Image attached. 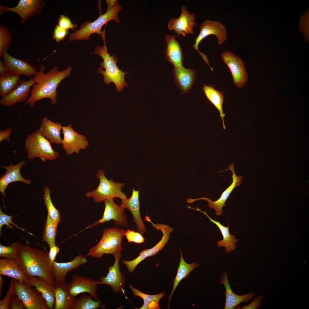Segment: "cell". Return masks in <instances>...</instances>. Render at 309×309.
Returning a JSON list of instances; mask_svg holds the SVG:
<instances>
[{
	"mask_svg": "<svg viewBox=\"0 0 309 309\" xmlns=\"http://www.w3.org/2000/svg\"><path fill=\"white\" fill-rule=\"evenodd\" d=\"M45 69V66L42 65L39 71L33 78L35 83L32 86L30 95L26 102L31 107H33L37 101L46 98L50 99L51 104L55 105L57 88L60 82L70 74L72 67L69 66L60 71L55 67L44 74Z\"/></svg>",
	"mask_w": 309,
	"mask_h": 309,
	"instance_id": "6da1fadb",
	"label": "cell"
},
{
	"mask_svg": "<svg viewBox=\"0 0 309 309\" xmlns=\"http://www.w3.org/2000/svg\"><path fill=\"white\" fill-rule=\"evenodd\" d=\"M16 259L27 276L41 277L54 285L53 263L46 250L21 245Z\"/></svg>",
	"mask_w": 309,
	"mask_h": 309,
	"instance_id": "7a4b0ae2",
	"label": "cell"
},
{
	"mask_svg": "<svg viewBox=\"0 0 309 309\" xmlns=\"http://www.w3.org/2000/svg\"><path fill=\"white\" fill-rule=\"evenodd\" d=\"M93 54L98 55L103 60V62L100 63V67L98 72L103 75V81L106 84L108 85L113 83L119 92L124 90L125 87L128 86L125 81L124 76L129 72H124L119 69L116 64L118 62L117 57L114 55L111 56L108 53L105 43L103 45H98Z\"/></svg>",
	"mask_w": 309,
	"mask_h": 309,
	"instance_id": "3957f363",
	"label": "cell"
},
{
	"mask_svg": "<svg viewBox=\"0 0 309 309\" xmlns=\"http://www.w3.org/2000/svg\"><path fill=\"white\" fill-rule=\"evenodd\" d=\"M125 231L116 227L104 229L99 242L90 249L86 255L99 258L105 254L113 255L121 252L123 250L122 242Z\"/></svg>",
	"mask_w": 309,
	"mask_h": 309,
	"instance_id": "277c9868",
	"label": "cell"
},
{
	"mask_svg": "<svg viewBox=\"0 0 309 309\" xmlns=\"http://www.w3.org/2000/svg\"><path fill=\"white\" fill-rule=\"evenodd\" d=\"M122 9V6L118 4V1L111 9H107L104 14L100 15L96 20L92 22H85L81 26L79 29L70 33V41L86 40L93 33L101 34L102 27L108 21L114 20L116 23L120 22L118 14Z\"/></svg>",
	"mask_w": 309,
	"mask_h": 309,
	"instance_id": "5b68a950",
	"label": "cell"
},
{
	"mask_svg": "<svg viewBox=\"0 0 309 309\" xmlns=\"http://www.w3.org/2000/svg\"><path fill=\"white\" fill-rule=\"evenodd\" d=\"M50 143L42 136L39 129L27 135L25 148L28 158L30 159L39 158L44 162L58 157V153L53 150Z\"/></svg>",
	"mask_w": 309,
	"mask_h": 309,
	"instance_id": "8992f818",
	"label": "cell"
},
{
	"mask_svg": "<svg viewBox=\"0 0 309 309\" xmlns=\"http://www.w3.org/2000/svg\"><path fill=\"white\" fill-rule=\"evenodd\" d=\"M96 176L100 181L99 184L94 190L85 193L87 197L92 198L97 203L109 198L118 197L121 200L127 198L122 191L125 185L124 183L116 182L112 179H108L103 171L101 169L98 170Z\"/></svg>",
	"mask_w": 309,
	"mask_h": 309,
	"instance_id": "52a82bcc",
	"label": "cell"
},
{
	"mask_svg": "<svg viewBox=\"0 0 309 309\" xmlns=\"http://www.w3.org/2000/svg\"><path fill=\"white\" fill-rule=\"evenodd\" d=\"M199 29L200 32L195 39V43L193 47L199 53L205 62L209 66L207 56L200 52L199 50V43L207 36L214 35L217 39L218 44L221 45L226 40L227 31L224 25L219 21L209 19L203 21L199 26Z\"/></svg>",
	"mask_w": 309,
	"mask_h": 309,
	"instance_id": "ba28073f",
	"label": "cell"
},
{
	"mask_svg": "<svg viewBox=\"0 0 309 309\" xmlns=\"http://www.w3.org/2000/svg\"><path fill=\"white\" fill-rule=\"evenodd\" d=\"M148 221L150 222L152 225L157 230H161L163 233V236L161 240L152 247L142 250L139 255L134 259L131 261L123 260L122 263L126 267L129 272L132 273L136 267L142 261L147 257L156 254L162 249L169 240L170 233L173 230V228L168 225L161 224H154L150 219Z\"/></svg>",
	"mask_w": 309,
	"mask_h": 309,
	"instance_id": "9c48e42d",
	"label": "cell"
},
{
	"mask_svg": "<svg viewBox=\"0 0 309 309\" xmlns=\"http://www.w3.org/2000/svg\"><path fill=\"white\" fill-rule=\"evenodd\" d=\"M13 280L15 292L26 309H49L42 294L34 287Z\"/></svg>",
	"mask_w": 309,
	"mask_h": 309,
	"instance_id": "30bf717a",
	"label": "cell"
},
{
	"mask_svg": "<svg viewBox=\"0 0 309 309\" xmlns=\"http://www.w3.org/2000/svg\"><path fill=\"white\" fill-rule=\"evenodd\" d=\"M221 56L231 72L234 85L239 88H242L248 79L245 63L240 57L230 51L223 52Z\"/></svg>",
	"mask_w": 309,
	"mask_h": 309,
	"instance_id": "8fae6325",
	"label": "cell"
},
{
	"mask_svg": "<svg viewBox=\"0 0 309 309\" xmlns=\"http://www.w3.org/2000/svg\"><path fill=\"white\" fill-rule=\"evenodd\" d=\"M45 5L42 0H20L15 7H9L0 5V14L7 12H12L18 14L21 17L20 23L27 21L31 16L40 14Z\"/></svg>",
	"mask_w": 309,
	"mask_h": 309,
	"instance_id": "7c38bea8",
	"label": "cell"
},
{
	"mask_svg": "<svg viewBox=\"0 0 309 309\" xmlns=\"http://www.w3.org/2000/svg\"><path fill=\"white\" fill-rule=\"evenodd\" d=\"M62 130L63 138L61 144L68 155L79 153L81 150H84L89 146L86 137L75 131L71 124L62 126Z\"/></svg>",
	"mask_w": 309,
	"mask_h": 309,
	"instance_id": "4fadbf2b",
	"label": "cell"
},
{
	"mask_svg": "<svg viewBox=\"0 0 309 309\" xmlns=\"http://www.w3.org/2000/svg\"><path fill=\"white\" fill-rule=\"evenodd\" d=\"M181 14L178 18L169 20L168 27L170 31H174L178 37L180 35L185 37L187 34L193 35V28L197 24L195 15L191 13L184 6H181Z\"/></svg>",
	"mask_w": 309,
	"mask_h": 309,
	"instance_id": "5bb4252c",
	"label": "cell"
},
{
	"mask_svg": "<svg viewBox=\"0 0 309 309\" xmlns=\"http://www.w3.org/2000/svg\"><path fill=\"white\" fill-rule=\"evenodd\" d=\"M114 262L113 265L108 268V273L105 276H102L98 281V284H105L109 286L114 292H122L124 294V289L126 278L120 271L119 261L121 258L120 252L114 254Z\"/></svg>",
	"mask_w": 309,
	"mask_h": 309,
	"instance_id": "9a60e30c",
	"label": "cell"
},
{
	"mask_svg": "<svg viewBox=\"0 0 309 309\" xmlns=\"http://www.w3.org/2000/svg\"><path fill=\"white\" fill-rule=\"evenodd\" d=\"M104 201L105 208L102 217L89 227L113 220L116 225L126 226L128 223L124 208L121 205H118L114 202V198H109Z\"/></svg>",
	"mask_w": 309,
	"mask_h": 309,
	"instance_id": "2e32d148",
	"label": "cell"
},
{
	"mask_svg": "<svg viewBox=\"0 0 309 309\" xmlns=\"http://www.w3.org/2000/svg\"><path fill=\"white\" fill-rule=\"evenodd\" d=\"M98 282L91 278L74 274L68 283L69 292L75 297L80 294L87 293L95 300H99L97 293Z\"/></svg>",
	"mask_w": 309,
	"mask_h": 309,
	"instance_id": "e0dca14e",
	"label": "cell"
},
{
	"mask_svg": "<svg viewBox=\"0 0 309 309\" xmlns=\"http://www.w3.org/2000/svg\"><path fill=\"white\" fill-rule=\"evenodd\" d=\"M87 262L86 257L82 254L78 255L68 262L60 263L54 261L52 264L54 285L66 281V276L69 272L78 268Z\"/></svg>",
	"mask_w": 309,
	"mask_h": 309,
	"instance_id": "ac0fdd59",
	"label": "cell"
},
{
	"mask_svg": "<svg viewBox=\"0 0 309 309\" xmlns=\"http://www.w3.org/2000/svg\"><path fill=\"white\" fill-rule=\"evenodd\" d=\"M2 57L3 64L12 74L31 76H35L37 73L33 66L24 61L10 55L7 53V51H4Z\"/></svg>",
	"mask_w": 309,
	"mask_h": 309,
	"instance_id": "d6986e66",
	"label": "cell"
},
{
	"mask_svg": "<svg viewBox=\"0 0 309 309\" xmlns=\"http://www.w3.org/2000/svg\"><path fill=\"white\" fill-rule=\"evenodd\" d=\"M25 163V162L22 161L15 165L10 164L8 166H1L6 170L5 172L1 175L0 178V191L2 194L3 200L5 196L6 189L10 183L19 181L27 185L31 184V179H24L21 174V168Z\"/></svg>",
	"mask_w": 309,
	"mask_h": 309,
	"instance_id": "ffe728a7",
	"label": "cell"
},
{
	"mask_svg": "<svg viewBox=\"0 0 309 309\" xmlns=\"http://www.w3.org/2000/svg\"><path fill=\"white\" fill-rule=\"evenodd\" d=\"M25 284L34 287L42 294L49 309H54L55 298L54 286L38 276H27Z\"/></svg>",
	"mask_w": 309,
	"mask_h": 309,
	"instance_id": "44dd1931",
	"label": "cell"
},
{
	"mask_svg": "<svg viewBox=\"0 0 309 309\" xmlns=\"http://www.w3.org/2000/svg\"><path fill=\"white\" fill-rule=\"evenodd\" d=\"M234 168V166L232 163L229 166V169L232 173V182L231 185L222 193L217 200L213 201L206 197L201 198V199L207 201L209 207L211 209H215V215L217 216L223 214L222 208L224 206H226L225 203L226 200L235 188L236 186H239L241 184L243 177L241 176H238L236 174Z\"/></svg>",
	"mask_w": 309,
	"mask_h": 309,
	"instance_id": "7402d4cb",
	"label": "cell"
},
{
	"mask_svg": "<svg viewBox=\"0 0 309 309\" xmlns=\"http://www.w3.org/2000/svg\"><path fill=\"white\" fill-rule=\"evenodd\" d=\"M121 205L124 208L127 209L131 213L133 220L136 224L138 231L142 235L144 234L146 229L140 212L139 190L136 191L133 188L131 196L129 198L121 200Z\"/></svg>",
	"mask_w": 309,
	"mask_h": 309,
	"instance_id": "603a6c76",
	"label": "cell"
},
{
	"mask_svg": "<svg viewBox=\"0 0 309 309\" xmlns=\"http://www.w3.org/2000/svg\"><path fill=\"white\" fill-rule=\"evenodd\" d=\"M35 83L33 79L22 81L12 92L2 98L0 100V104L5 106L12 107L18 102L27 101L30 92V87Z\"/></svg>",
	"mask_w": 309,
	"mask_h": 309,
	"instance_id": "cb8c5ba5",
	"label": "cell"
},
{
	"mask_svg": "<svg viewBox=\"0 0 309 309\" xmlns=\"http://www.w3.org/2000/svg\"><path fill=\"white\" fill-rule=\"evenodd\" d=\"M220 283L224 286L226 297L224 309H233L242 302L247 303L255 296V294L249 292L239 295L234 293L231 290L229 284L227 273L224 271L219 279Z\"/></svg>",
	"mask_w": 309,
	"mask_h": 309,
	"instance_id": "d4e9b609",
	"label": "cell"
},
{
	"mask_svg": "<svg viewBox=\"0 0 309 309\" xmlns=\"http://www.w3.org/2000/svg\"><path fill=\"white\" fill-rule=\"evenodd\" d=\"M55 301L54 309H72L78 298L70 292L68 283L64 282L54 285Z\"/></svg>",
	"mask_w": 309,
	"mask_h": 309,
	"instance_id": "484cf974",
	"label": "cell"
},
{
	"mask_svg": "<svg viewBox=\"0 0 309 309\" xmlns=\"http://www.w3.org/2000/svg\"><path fill=\"white\" fill-rule=\"evenodd\" d=\"M175 84L181 92L186 93L191 89L196 80L194 70L187 69L183 66L174 68L173 70Z\"/></svg>",
	"mask_w": 309,
	"mask_h": 309,
	"instance_id": "4316f807",
	"label": "cell"
},
{
	"mask_svg": "<svg viewBox=\"0 0 309 309\" xmlns=\"http://www.w3.org/2000/svg\"><path fill=\"white\" fill-rule=\"evenodd\" d=\"M165 41L167 45L164 52L165 58L174 68L183 66V53L175 35L167 34L165 36Z\"/></svg>",
	"mask_w": 309,
	"mask_h": 309,
	"instance_id": "83f0119b",
	"label": "cell"
},
{
	"mask_svg": "<svg viewBox=\"0 0 309 309\" xmlns=\"http://www.w3.org/2000/svg\"><path fill=\"white\" fill-rule=\"evenodd\" d=\"M0 275L11 277L22 284L26 283L27 278L16 259L4 258L0 260Z\"/></svg>",
	"mask_w": 309,
	"mask_h": 309,
	"instance_id": "f1b7e54d",
	"label": "cell"
},
{
	"mask_svg": "<svg viewBox=\"0 0 309 309\" xmlns=\"http://www.w3.org/2000/svg\"><path fill=\"white\" fill-rule=\"evenodd\" d=\"M62 126L60 123L54 122L46 117L43 118L39 130L41 134L51 143L60 144Z\"/></svg>",
	"mask_w": 309,
	"mask_h": 309,
	"instance_id": "f546056e",
	"label": "cell"
},
{
	"mask_svg": "<svg viewBox=\"0 0 309 309\" xmlns=\"http://www.w3.org/2000/svg\"><path fill=\"white\" fill-rule=\"evenodd\" d=\"M195 209L205 215L209 219L210 221L215 224L219 229L222 235L223 239L222 240L217 241V247H224L225 251L227 253H230L232 251L234 250L236 246L235 243L238 241V239H236L235 236L230 233L229 225L227 227L225 226L219 222L213 220L209 217L206 211H202L197 207Z\"/></svg>",
	"mask_w": 309,
	"mask_h": 309,
	"instance_id": "4dcf8cb0",
	"label": "cell"
},
{
	"mask_svg": "<svg viewBox=\"0 0 309 309\" xmlns=\"http://www.w3.org/2000/svg\"><path fill=\"white\" fill-rule=\"evenodd\" d=\"M203 89L207 99L219 111L222 120L223 128L225 129L226 127L224 119L225 114L223 113V109L224 98L223 94L222 92L215 89L212 85L204 84Z\"/></svg>",
	"mask_w": 309,
	"mask_h": 309,
	"instance_id": "1f68e13d",
	"label": "cell"
},
{
	"mask_svg": "<svg viewBox=\"0 0 309 309\" xmlns=\"http://www.w3.org/2000/svg\"><path fill=\"white\" fill-rule=\"evenodd\" d=\"M180 249L181 258L179 266L178 267L176 276L174 280L172 291L169 297L168 304L170 302L174 292L180 282L183 279L186 278L190 273L195 269L199 266V264L195 262H193L190 264L187 263L184 260L182 255L181 249Z\"/></svg>",
	"mask_w": 309,
	"mask_h": 309,
	"instance_id": "d6a6232c",
	"label": "cell"
},
{
	"mask_svg": "<svg viewBox=\"0 0 309 309\" xmlns=\"http://www.w3.org/2000/svg\"><path fill=\"white\" fill-rule=\"evenodd\" d=\"M129 287L135 297H141L143 300L142 306L139 309H159V300L165 296V293L162 292L159 294L153 295L148 294L140 291L130 284Z\"/></svg>",
	"mask_w": 309,
	"mask_h": 309,
	"instance_id": "836d02e7",
	"label": "cell"
},
{
	"mask_svg": "<svg viewBox=\"0 0 309 309\" xmlns=\"http://www.w3.org/2000/svg\"><path fill=\"white\" fill-rule=\"evenodd\" d=\"M20 76L10 72L0 77V96L3 98L13 91L22 83Z\"/></svg>",
	"mask_w": 309,
	"mask_h": 309,
	"instance_id": "e575fe53",
	"label": "cell"
},
{
	"mask_svg": "<svg viewBox=\"0 0 309 309\" xmlns=\"http://www.w3.org/2000/svg\"><path fill=\"white\" fill-rule=\"evenodd\" d=\"M58 224L47 214L43 235V241L46 242L49 247L56 245L55 239Z\"/></svg>",
	"mask_w": 309,
	"mask_h": 309,
	"instance_id": "d590c367",
	"label": "cell"
},
{
	"mask_svg": "<svg viewBox=\"0 0 309 309\" xmlns=\"http://www.w3.org/2000/svg\"><path fill=\"white\" fill-rule=\"evenodd\" d=\"M43 200L47 207V214L56 223H59L61 221L60 215L59 211L53 205L50 197L51 191L48 186L43 190Z\"/></svg>",
	"mask_w": 309,
	"mask_h": 309,
	"instance_id": "8d00e7d4",
	"label": "cell"
},
{
	"mask_svg": "<svg viewBox=\"0 0 309 309\" xmlns=\"http://www.w3.org/2000/svg\"><path fill=\"white\" fill-rule=\"evenodd\" d=\"M90 295L82 294L78 299L72 309H97L103 307L101 301L95 300Z\"/></svg>",
	"mask_w": 309,
	"mask_h": 309,
	"instance_id": "74e56055",
	"label": "cell"
},
{
	"mask_svg": "<svg viewBox=\"0 0 309 309\" xmlns=\"http://www.w3.org/2000/svg\"><path fill=\"white\" fill-rule=\"evenodd\" d=\"M22 245L19 242L9 246L0 244V257L8 259H16Z\"/></svg>",
	"mask_w": 309,
	"mask_h": 309,
	"instance_id": "f35d334b",
	"label": "cell"
},
{
	"mask_svg": "<svg viewBox=\"0 0 309 309\" xmlns=\"http://www.w3.org/2000/svg\"><path fill=\"white\" fill-rule=\"evenodd\" d=\"M11 40L10 31L5 27L0 25V56L2 57L4 51H7Z\"/></svg>",
	"mask_w": 309,
	"mask_h": 309,
	"instance_id": "ab89813d",
	"label": "cell"
},
{
	"mask_svg": "<svg viewBox=\"0 0 309 309\" xmlns=\"http://www.w3.org/2000/svg\"><path fill=\"white\" fill-rule=\"evenodd\" d=\"M13 217V216L8 215L3 213L0 208V233L1 235L2 232V226L4 225H6L8 229H13V225L17 228L20 229L22 231L25 230L24 229L18 226L13 222L12 219Z\"/></svg>",
	"mask_w": 309,
	"mask_h": 309,
	"instance_id": "60d3db41",
	"label": "cell"
},
{
	"mask_svg": "<svg viewBox=\"0 0 309 309\" xmlns=\"http://www.w3.org/2000/svg\"><path fill=\"white\" fill-rule=\"evenodd\" d=\"M128 241L136 243H141L144 242V238L140 233L136 232L133 230H126L124 233Z\"/></svg>",
	"mask_w": 309,
	"mask_h": 309,
	"instance_id": "b9f144b4",
	"label": "cell"
},
{
	"mask_svg": "<svg viewBox=\"0 0 309 309\" xmlns=\"http://www.w3.org/2000/svg\"><path fill=\"white\" fill-rule=\"evenodd\" d=\"M15 292L13 280H11L9 288L5 298L0 301V309H9V304L12 296Z\"/></svg>",
	"mask_w": 309,
	"mask_h": 309,
	"instance_id": "7bdbcfd3",
	"label": "cell"
},
{
	"mask_svg": "<svg viewBox=\"0 0 309 309\" xmlns=\"http://www.w3.org/2000/svg\"><path fill=\"white\" fill-rule=\"evenodd\" d=\"M58 25L61 28L68 30H74L77 27V25L72 23L69 18L63 15L60 16L58 22Z\"/></svg>",
	"mask_w": 309,
	"mask_h": 309,
	"instance_id": "ee69618b",
	"label": "cell"
},
{
	"mask_svg": "<svg viewBox=\"0 0 309 309\" xmlns=\"http://www.w3.org/2000/svg\"><path fill=\"white\" fill-rule=\"evenodd\" d=\"M68 33V30L61 28L58 25H56L54 30L53 35V39L57 42L64 39Z\"/></svg>",
	"mask_w": 309,
	"mask_h": 309,
	"instance_id": "f6af8a7d",
	"label": "cell"
},
{
	"mask_svg": "<svg viewBox=\"0 0 309 309\" xmlns=\"http://www.w3.org/2000/svg\"><path fill=\"white\" fill-rule=\"evenodd\" d=\"M10 309H26L22 302L16 294L15 291L12 296L9 304Z\"/></svg>",
	"mask_w": 309,
	"mask_h": 309,
	"instance_id": "bcb514c9",
	"label": "cell"
},
{
	"mask_svg": "<svg viewBox=\"0 0 309 309\" xmlns=\"http://www.w3.org/2000/svg\"><path fill=\"white\" fill-rule=\"evenodd\" d=\"M263 295L254 297L253 300L247 305L243 306L241 309H256L260 307Z\"/></svg>",
	"mask_w": 309,
	"mask_h": 309,
	"instance_id": "7dc6e473",
	"label": "cell"
},
{
	"mask_svg": "<svg viewBox=\"0 0 309 309\" xmlns=\"http://www.w3.org/2000/svg\"><path fill=\"white\" fill-rule=\"evenodd\" d=\"M12 132L11 128H8L5 130H1L0 131V142L3 140H7L8 142H10L9 137Z\"/></svg>",
	"mask_w": 309,
	"mask_h": 309,
	"instance_id": "c3c4849f",
	"label": "cell"
},
{
	"mask_svg": "<svg viewBox=\"0 0 309 309\" xmlns=\"http://www.w3.org/2000/svg\"><path fill=\"white\" fill-rule=\"evenodd\" d=\"M48 253V257L50 262L53 263L56 259V256L60 251L59 248L56 245L51 247Z\"/></svg>",
	"mask_w": 309,
	"mask_h": 309,
	"instance_id": "681fc988",
	"label": "cell"
},
{
	"mask_svg": "<svg viewBox=\"0 0 309 309\" xmlns=\"http://www.w3.org/2000/svg\"><path fill=\"white\" fill-rule=\"evenodd\" d=\"M9 73L8 69L4 65L2 62L0 61V76H4Z\"/></svg>",
	"mask_w": 309,
	"mask_h": 309,
	"instance_id": "f907efd6",
	"label": "cell"
},
{
	"mask_svg": "<svg viewBox=\"0 0 309 309\" xmlns=\"http://www.w3.org/2000/svg\"><path fill=\"white\" fill-rule=\"evenodd\" d=\"M4 283V281L3 280L2 276L0 275V297H1V292L2 287Z\"/></svg>",
	"mask_w": 309,
	"mask_h": 309,
	"instance_id": "816d5d0a",
	"label": "cell"
}]
</instances>
